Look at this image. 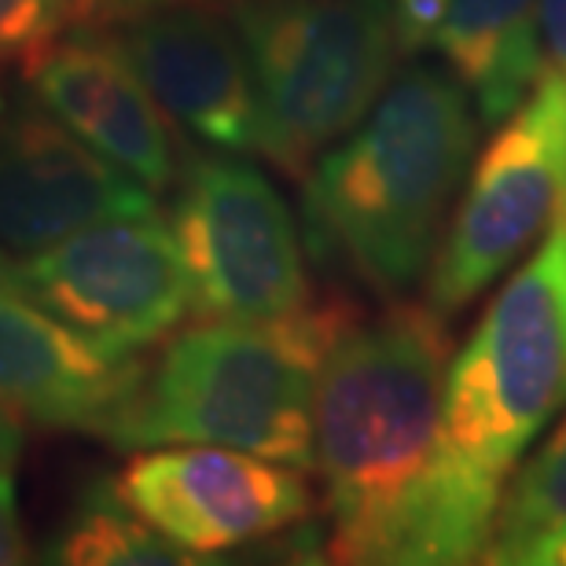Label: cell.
Returning <instances> with one entry per match:
<instances>
[{
	"label": "cell",
	"mask_w": 566,
	"mask_h": 566,
	"mask_svg": "<svg viewBox=\"0 0 566 566\" xmlns=\"http://www.w3.org/2000/svg\"><path fill=\"white\" fill-rule=\"evenodd\" d=\"M449 321L398 302L357 316L327 349L313 401L327 559L482 563L504 485L460 460L446 430Z\"/></svg>",
	"instance_id": "1"
},
{
	"label": "cell",
	"mask_w": 566,
	"mask_h": 566,
	"mask_svg": "<svg viewBox=\"0 0 566 566\" xmlns=\"http://www.w3.org/2000/svg\"><path fill=\"white\" fill-rule=\"evenodd\" d=\"M474 144L479 118L452 74L409 66L302 177L305 258L382 298L409 294L434 265Z\"/></svg>",
	"instance_id": "2"
},
{
	"label": "cell",
	"mask_w": 566,
	"mask_h": 566,
	"mask_svg": "<svg viewBox=\"0 0 566 566\" xmlns=\"http://www.w3.org/2000/svg\"><path fill=\"white\" fill-rule=\"evenodd\" d=\"M357 316V305L332 291L273 321H202L177 332L147 360L118 446L202 441L313 468L316 379Z\"/></svg>",
	"instance_id": "3"
},
{
	"label": "cell",
	"mask_w": 566,
	"mask_h": 566,
	"mask_svg": "<svg viewBox=\"0 0 566 566\" xmlns=\"http://www.w3.org/2000/svg\"><path fill=\"white\" fill-rule=\"evenodd\" d=\"M232 22L251 60L258 151L305 177L376 107L398 52L394 8L349 0H243Z\"/></svg>",
	"instance_id": "4"
},
{
	"label": "cell",
	"mask_w": 566,
	"mask_h": 566,
	"mask_svg": "<svg viewBox=\"0 0 566 566\" xmlns=\"http://www.w3.org/2000/svg\"><path fill=\"white\" fill-rule=\"evenodd\" d=\"M566 405V207L545 240L496 291L452 357L446 430L490 482H507Z\"/></svg>",
	"instance_id": "5"
},
{
	"label": "cell",
	"mask_w": 566,
	"mask_h": 566,
	"mask_svg": "<svg viewBox=\"0 0 566 566\" xmlns=\"http://www.w3.org/2000/svg\"><path fill=\"white\" fill-rule=\"evenodd\" d=\"M566 207V88L541 71L471 169L427 273V305L441 321L534 251Z\"/></svg>",
	"instance_id": "6"
},
{
	"label": "cell",
	"mask_w": 566,
	"mask_h": 566,
	"mask_svg": "<svg viewBox=\"0 0 566 566\" xmlns=\"http://www.w3.org/2000/svg\"><path fill=\"white\" fill-rule=\"evenodd\" d=\"M169 229L199 321H273L313 298L298 221L273 180L243 158H196L180 177Z\"/></svg>",
	"instance_id": "7"
},
{
	"label": "cell",
	"mask_w": 566,
	"mask_h": 566,
	"mask_svg": "<svg viewBox=\"0 0 566 566\" xmlns=\"http://www.w3.org/2000/svg\"><path fill=\"white\" fill-rule=\"evenodd\" d=\"M0 280L107 354L163 343L191 310L185 258L158 213L88 224L41 254L0 262Z\"/></svg>",
	"instance_id": "8"
},
{
	"label": "cell",
	"mask_w": 566,
	"mask_h": 566,
	"mask_svg": "<svg viewBox=\"0 0 566 566\" xmlns=\"http://www.w3.org/2000/svg\"><path fill=\"white\" fill-rule=\"evenodd\" d=\"M115 485L158 534L196 559L273 537L316 507L298 468L202 441L147 446Z\"/></svg>",
	"instance_id": "9"
},
{
	"label": "cell",
	"mask_w": 566,
	"mask_h": 566,
	"mask_svg": "<svg viewBox=\"0 0 566 566\" xmlns=\"http://www.w3.org/2000/svg\"><path fill=\"white\" fill-rule=\"evenodd\" d=\"M158 213L155 191L27 107L0 129V262L30 258L111 218Z\"/></svg>",
	"instance_id": "10"
},
{
	"label": "cell",
	"mask_w": 566,
	"mask_h": 566,
	"mask_svg": "<svg viewBox=\"0 0 566 566\" xmlns=\"http://www.w3.org/2000/svg\"><path fill=\"white\" fill-rule=\"evenodd\" d=\"M147 360L107 354L0 280V412L118 446Z\"/></svg>",
	"instance_id": "11"
},
{
	"label": "cell",
	"mask_w": 566,
	"mask_h": 566,
	"mask_svg": "<svg viewBox=\"0 0 566 566\" xmlns=\"http://www.w3.org/2000/svg\"><path fill=\"white\" fill-rule=\"evenodd\" d=\"M118 27V49L169 118L229 155L258 151L262 118L235 22L202 4H180L144 11Z\"/></svg>",
	"instance_id": "12"
},
{
	"label": "cell",
	"mask_w": 566,
	"mask_h": 566,
	"mask_svg": "<svg viewBox=\"0 0 566 566\" xmlns=\"http://www.w3.org/2000/svg\"><path fill=\"white\" fill-rule=\"evenodd\" d=\"M30 82L52 118L140 185L166 191L177 180L174 137L163 107L115 38L77 30L30 66Z\"/></svg>",
	"instance_id": "13"
},
{
	"label": "cell",
	"mask_w": 566,
	"mask_h": 566,
	"mask_svg": "<svg viewBox=\"0 0 566 566\" xmlns=\"http://www.w3.org/2000/svg\"><path fill=\"white\" fill-rule=\"evenodd\" d=\"M434 49L485 126H501L545 71L541 0H449Z\"/></svg>",
	"instance_id": "14"
},
{
	"label": "cell",
	"mask_w": 566,
	"mask_h": 566,
	"mask_svg": "<svg viewBox=\"0 0 566 566\" xmlns=\"http://www.w3.org/2000/svg\"><path fill=\"white\" fill-rule=\"evenodd\" d=\"M482 563L566 566V420L504 485Z\"/></svg>",
	"instance_id": "15"
},
{
	"label": "cell",
	"mask_w": 566,
	"mask_h": 566,
	"mask_svg": "<svg viewBox=\"0 0 566 566\" xmlns=\"http://www.w3.org/2000/svg\"><path fill=\"white\" fill-rule=\"evenodd\" d=\"M44 563L63 566H129V563H196L185 548L163 537L118 493L115 479H96L71 504L63 523L44 545Z\"/></svg>",
	"instance_id": "16"
},
{
	"label": "cell",
	"mask_w": 566,
	"mask_h": 566,
	"mask_svg": "<svg viewBox=\"0 0 566 566\" xmlns=\"http://www.w3.org/2000/svg\"><path fill=\"white\" fill-rule=\"evenodd\" d=\"M74 15V0H0V66H33Z\"/></svg>",
	"instance_id": "17"
},
{
	"label": "cell",
	"mask_w": 566,
	"mask_h": 566,
	"mask_svg": "<svg viewBox=\"0 0 566 566\" xmlns=\"http://www.w3.org/2000/svg\"><path fill=\"white\" fill-rule=\"evenodd\" d=\"M30 537L22 530L19 496H15V468L0 463V566L30 563Z\"/></svg>",
	"instance_id": "18"
},
{
	"label": "cell",
	"mask_w": 566,
	"mask_h": 566,
	"mask_svg": "<svg viewBox=\"0 0 566 566\" xmlns=\"http://www.w3.org/2000/svg\"><path fill=\"white\" fill-rule=\"evenodd\" d=\"M180 4H207V0H74V19L82 27H104V22H126L144 11Z\"/></svg>",
	"instance_id": "19"
},
{
	"label": "cell",
	"mask_w": 566,
	"mask_h": 566,
	"mask_svg": "<svg viewBox=\"0 0 566 566\" xmlns=\"http://www.w3.org/2000/svg\"><path fill=\"white\" fill-rule=\"evenodd\" d=\"M541 49L545 74L566 88V0H541Z\"/></svg>",
	"instance_id": "20"
},
{
	"label": "cell",
	"mask_w": 566,
	"mask_h": 566,
	"mask_svg": "<svg viewBox=\"0 0 566 566\" xmlns=\"http://www.w3.org/2000/svg\"><path fill=\"white\" fill-rule=\"evenodd\" d=\"M349 4H387V8H394L390 0H349Z\"/></svg>",
	"instance_id": "21"
}]
</instances>
